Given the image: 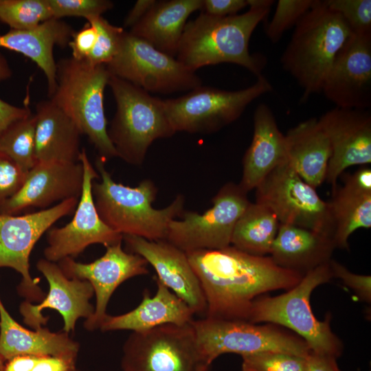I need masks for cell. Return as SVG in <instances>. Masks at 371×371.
<instances>
[{
    "instance_id": "cell-46",
    "label": "cell",
    "mask_w": 371,
    "mask_h": 371,
    "mask_svg": "<svg viewBox=\"0 0 371 371\" xmlns=\"http://www.w3.org/2000/svg\"><path fill=\"white\" fill-rule=\"evenodd\" d=\"M155 0H138L130 10L124 22V27H133L155 5Z\"/></svg>"
},
{
    "instance_id": "cell-5",
    "label": "cell",
    "mask_w": 371,
    "mask_h": 371,
    "mask_svg": "<svg viewBox=\"0 0 371 371\" xmlns=\"http://www.w3.org/2000/svg\"><path fill=\"white\" fill-rule=\"evenodd\" d=\"M110 76L106 65L63 58L56 63V86L49 97L87 136L98 157L105 162L117 157L108 136L104 109V93Z\"/></svg>"
},
{
    "instance_id": "cell-27",
    "label": "cell",
    "mask_w": 371,
    "mask_h": 371,
    "mask_svg": "<svg viewBox=\"0 0 371 371\" xmlns=\"http://www.w3.org/2000/svg\"><path fill=\"white\" fill-rule=\"evenodd\" d=\"M34 115L36 162H78L82 133L74 121L49 99L36 104Z\"/></svg>"
},
{
    "instance_id": "cell-28",
    "label": "cell",
    "mask_w": 371,
    "mask_h": 371,
    "mask_svg": "<svg viewBox=\"0 0 371 371\" xmlns=\"http://www.w3.org/2000/svg\"><path fill=\"white\" fill-rule=\"evenodd\" d=\"M332 237L301 227L280 224L270 257L278 266L304 275L331 260Z\"/></svg>"
},
{
    "instance_id": "cell-38",
    "label": "cell",
    "mask_w": 371,
    "mask_h": 371,
    "mask_svg": "<svg viewBox=\"0 0 371 371\" xmlns=\"http://www.w3.org/2000/svg\"><path fill=\"white\" fill-rule=\"evenodd\" d=\"M52 18L66 16L90 18L100 16L113 7L109 0H47Z\"/></svg>"
},
{
    "instance_id": "cell-12",
    "label": "cell",
    "mask_w": 371,
    "mask_h": 371,
    "mask_svg": "<svg viewBox=\"0 0 371 371\" xmlns=\"http://www.w3.org/2000/svg\"><path fill=\"white\" fill-rule=\"evenodd\" d=\"M256 203L269 207L280 224L309 229L333 238L329 205L305 182L286 160L256 188Z\"/></svg>"
},
{
    "instance_id": "cell-23",
    "label": "cell",
    "mask_w": 371,
    "mask_h": 371,
    "mask_svg": "<svg viewBox=\"0 0 371 371\" xmlns=\"http://www.w3.org/2000/svg\"><path fill=\"white\" fill-rule=\"evenodd\" d=\"M287 160L286 138L271 109L260 104L254 114V134L243 159L239 186L246 192L260 184L275 168Z\"/></svg>"
},
{
    "instance_id": "cell-19",
    "label": "cell",
    "mask_w": 371,
    "mask_h": 371,
    "mask_svg": "<svg viewBox=\"0 0 371 371\" xmlns=\"http://www.w3.org/2000/svg\"><path fill=\"white\" fill-rule=\"evenodd\" d=\"M83 178L80 161H37L19 191L0 205V214L16 215L29 207L45 210L57 201L78 199Z\"/></svg>"
},
{
    "instance_id": "cell-9",
    "label": "cell",
    "mask_w": 371,
    "mask_h": 371,
    "mask_svg": "<svg viewBox=\"0 0 371 371\" xmlns=\"http://www.w3.org/2000/svg\"><path fill=\"white\" fill-rule=\"evenodd\" d=\"M192 322L132 332L122 347V371H210Z\"/></svg>"
},
{
    "instance_id": "cell-13",
    "label": "cell",
    "mask_w": 371,
    "mask_h": 371,
    "mask_svg": "<svg viewBox=\"0 0 371 371\" xmlns=\"http://www.w3.org/2000/svg\"><path fill=\"white\" fill-rule=\"evenodd\" d=\"M250 203L239 184L227 183L204 213L183 212L181 220L170 221L166 240L185 252L227 247L231 245L237 221Z\"/></svg>"
},
{
    "instance_id": "cell-43",
    "label": "cell",
    "mask_w": 371,
    "mask_h": 371,
    "mask_svg": "<svg viewBox=\"0 0 371 371\" xmlns=\"http://www.w3.org/2000/svg\"><path fill=\"white\" fill-rule=\"evenodd\" d=\"M96 38V30L89 22L74 32L68 43L71 49V57L78 60H86L95 46Z\"/></svg>"
},
{
    "instance_id": "cell-3",
    "label": "cell",
    "mask_w": 371,
    "mask_h": 371,
    "mask_svg": "<svg viewBox=\"0 0 371 371\" xmlns=\"http://www.w3.org/2000/svg\"><path fill=\"white\" fill-rule=\"evenodd\" d=\"M353 35L342 17L324 1L315 0L297 23L280 61L303 89L301 102L321 92L337 56Z\"/></svg>"
},
{
    "instance_id": "cell-36",
    "label": "cell",
    "mask_w": 371,
    "mask_h": 371,
    "mask_svg": "<svg viewBox=\"0 0 371 371\" xmlns=\"http://www.w3.org/2000/svg\"><path fill=\"white\" fill-rule=\"evenodd\" d=\"M326 5L338 13L355 35L371 34L370 0H324Z\"/></svg>"
},
{
    "instance_id": "cell-2",
    "label": "cell",
    "mask_w": 371,
    "mask_h": 371,
    "mask_svg": "<svg viewBox=\"0 0 371 371\" xmlns=\"http://www.w3.org/2000/svg\"><path fill=\"white\" fill-rule=\"evenodd\" d=\"M247 3L249 9L241 14L218 17L202 12L186 23L177 60L193 71L204 66L227 63L242 66L257 77L262 75L265 58L251 54L249 43L274 1L247 0Z\"/></svg>"
},
{
    "instance_id": "cell-14",
    "label": "cell",
    "mask_w": 371,
    "mask_h": 371,
    "mask_svg": "<svg viewBox=\"0 0 371 371\" xmlns=\"http://www.w3.org/2000/svg\"><path fill=\"white\" fill-rule=\"evenodd\" d=\"M78 199H69L54 206L22 216L0 214V268L10 267L22 276L17 287L25 300L41 302L45 293L38 280L30 273V256L35 244L52 225L76 208Z\"/></svg>"
},
{
    "instance_id": "cell-31",
    "label": "cell",
    "mask_w": 371,
    "mask_h": 371,
    "mask_svg": "<svg viewBox=\"0 0 371 371\" xmlns=\"http://www.w3.org/2000/svg\"><path fill=\"white\" fill-rule=\"evenodd\" d=\"M279 226L269 207L250 203L235 225L231 245L249 254L265 256L270 254Z\"/></svg>"
},
{
    "instance_id": "cell-37",
    "label": "cell",
    "mask_w": 371,
    "mask_h": 371,
    "mask_svg": "<svg viewBox=\"0 0 371 371\" xmlns=\"http://www.w3.org/2000/svg\"><path fill=\"white\" fill-rule=\"evenodd\" d=\"M305 358L280 352L242 357V371H304Z\"/></svg>"
},
{
    "instance_id": "cell-22",
    "label": "cell",
    "mask_w": 371,
    "mask_h": 371,
    "mask_svg": "<svg viewBox=\"0 0 371 371\" xmlns=\"http://www.w3.org/2000/svg\"><path fill=\"white\" fill-rule=\"evenodd\" d=\"M328 201L335 248L348 249V238L357 229L371 227V169L363 167L346 175L344 185L333 188Z\"/></svg>"
},
{
    "instance_id": "cell-30",
    "label": "cell",
    "mask_w": 371,
    "mask_h": 371,
    "mask_svg": "<svg viewBox=\"0 0 371 371\" xmlns=\"http://www.w3.org/2000/svg\"><path fill=\"white\" fill-rule=\"evenodd\" d=\"M286 138L287 161L301 178L317 188L325 181L331 156L329 140L315 117L289 130Z\"/></svg>"
},
{
    "instance_id": "cell-33",
    "label": "cell",
    "mask_w": 371,
    "mask_h": 371,
    "mask_svg": "<svg viewBox=\"0 0 371 371\" xmlns=\"http://www.w3.org/2000/svg\"><path fill=\"white\" fill-rule=\"evenodd\" d=\"M52 18L47 0H0V23L12 30L34 28Z\"/></svg>"
},
{
    "instance_id": "cell-10",
    "label": "cell",
    "mask_w": 371,
    "mask_h": 371,
    "mask_svg": "<svg viewBox=\"0 0 371 371\" xmlns=\"http://www.w3.org/2000/svg\"><path fill=\"white\" fill-rule=\"evenodd\" d=\"M271 90L269 81L260 75L254 85L243 89L227 91L201 85L163 102L176 133H211L236 120L251 102Z\"/></svg>"
},
{
    "instance_id": "cell-35",
    "label": "cell",
    "mask_w": 371,
    "mask_h": 371,
    "mask_svg": "<svg viewBox=\"0 0 371 371\" xmlns=\"http://www.w3.org/2000/svg\"><path fill=\"white\" fill-rule=\"evenodd\" d=\"M315 0H279L275 13L266 27V35L272 43H277L283 34L295 25L312 8Z\"/></svg>"
},
{
    "instance_id": "cell-42",
    "label": "cell",
    "mask_w": 371,
    "mask_h": 371,
    "mask_svg": "<svg viewBox=\"0 0 371 371\" xmlns=\"http://www.w3.org/2000/svg\"><path fill=\"white\" fill-rule=\"evenodd\" d=\"M12 75V71L7 58L0 52V82L9 79ZM31 113L27 106H14L0 99V132L13 122L25 117Z\"/></svg>"
},
{
    "instance_id": "cell-41",
    "label": "cell",
    "mask_w": 371,
    "mask_h": 371,
    "mask_svg": "<svg viewBox=\"0 0 371 371\" xmlns=\"http://www.w3.org/2000/svg\"><path fill=\"white\" fill-rule=\"evenodd\" d=\"M329 265L333 278L335 277L341 280L347 286L355 292L359 300L370 304V276L352 273L346 267L334 260H330Z\"/></svg>"
},
{
    "instance_id": "cell-15",
    "label": "cell",
    "mask_w": 371,
    "mask_h": 371,
    "mask_svg": "<svg viewBox=\"0 0 371 371\" xmlns=\"http://www.w3.org/2000/svg\"><path fill=\"white\" fill-rule=\"evenodd\" d=\"M84 170L82 192L73 219L62 227L47 231V246L43 251L45 259L56 262L67 257L74 258L92 244L106 247L122 242V235L108 227L96 210L92 183L100 178L85 148L79 158Z\"/></svg>"
},
{
    "instance_id": "cell-26",
    "label": "cell",
    "mask_w": 371,
    "mask_h": 371,
    "mask_svg": "<svg viewBox=\"0 0 371 371\" xmlns=\"http://www.w3.org/2000/svg\"><path fill=\"white\" fill-rule=\"evenodd\" d=\"M74 30L60 19L52 18L28 30H12L0 34V47L20 53L34 61L43 71L49 97L56 86L55 46L65 47Z\"/></svg>"
},
{
    "instance_id": "cell-17",
    "label": "cell",
    "mask_w": 371,
    "mask_h": 371,
    "mask_svg": "<svg viewBox=\"0 0 371 371\" xmlns=\"http://www.w3.org/2000/svg\"><path fill=\"white\" fill-rule=\"evenodd\" d=\"M36 268L48 282L49 291L39 304L27 300L21 304L19 311L23 322L33 329L41 328L48 321L42 311L52 308L62 315L63 330L74 332L79 318L88 319L94 313L95 307L89 302L94 295L91 284L87 280L67 278L58 264L45 258L37 262Z\"/></svg>"
},
{
    "instance_id": "cell-6",
    "label": "cell",
    "mask_w": 371,
    "mask_h": 371,
    "mask_svg": "<svg viewBox=\"0 0 371 371\" xmlns=\"http://www.w3.org/2000/svg\"><path fill=\"white\" fill-rule=\"evenodd\" d=\"M333 278L329 262L306 273L287 291L274 297H258L251 305L248 322L272 324L289 328L302 338L311 352L339 357L343 344L330 328V314L319 321L312 311L310 298L318 286Z\"/></svg>"
},
{
    "instance_id": "cell-1",
    "label": "cell",
    "mask_w": 371,
    "mask_h": 371,
    "mask_svg": "<svg viewBox=\"0 0 371 371\" xmlns=\"http://www.w3.org/2000/svg\"><path fill=\"white\" fill-rule=\"evenodd\" d=\"M206 302L205 317L248 321L254 300L262 294L289 290L303 274L229 245L186 252Z\"/></svg>"
},
{
    "instance_id": "cell-45",
    "label": "cell",
    "mask_w": 371,
    "mask_h": 371,
    "mask_svg": "<svg viewBox=\"0 0 371 371\" xmlns=\"http://www.w3.org/2000/svg\"><path fill=\"white\" fill-rule=\"evenodd\" d=\"M304 371H341L337 358L326 355L310 352L305 358Z\"/></svg>"
},
{
    "instance_id": "cell-21",
    "label": "cell",
    "mask_w": 371,
    "mask_h": 371,
    "mask_svg": "<svg viewBox=\"0 0 371 371\" xmlns=\"http://www.w3.org/2000/svg\"><path fill=\"white\" fill-rule=\"evenodd\" d=\"M122 240L128 252L143 257L156 271L155 278L185 302L194 315H205V296L185 251L166 240L123 235Z\"/></svg>"
},
{
    "instance_id": "cell-25",
    "label": "cell",
    "mask_w": 371,
    "mask_h": 371,
    "mask_svg": "<svg viewBox=\"0 0 371 371\" xmlns=\"http://www.w3.org/2000/svg\"><path fill=\"white\" fill-rule=\"evenodd\" d=\"M78 342L63 330L51 332L46 327L34 330L16 322L0 297V356L5 361L20 355L52 356L76 361Z\"/></svg>"
},
{
    "instance_id": "cell-29",
    "label": "cell",
    "mask_w": 371,
    "mask_h": 371,
    "mask_svg": "<svg viewBox=\"0 0 371 371\" xmlns=\"http://www.w3.org/2000/svg\"><path fill=\"white\" fill-rule=\"evenodd\" d=\"M202 8L203 0L157 1L129 32L174 57L188 18Z\"/></svg>"
},
{
    "instance_id": "cell-47",
    "label": "cell",
    "mask_w": 371,
    "mask_h": 371,
    "mask_svg": "<svg viewBox=\"0 0 371 371\" xmlns=\"http://www.w3.org/2000/svg\"><path fill=\"white\" fill-rule=\"evenodd\" d=\"M5 361L0 356V371H4Z\"/></svg>"
},
{
    "instance_id": "cell-16",
    "label": "cell",
    "mask_w": 371,
    "mask_h": 371,
    "mask_svg": "<svg viewBox=\"0 0 371 371\" xmlns=\"http://www.w3.org/2000/svg\"><path fill=\"white\" fill-rule=\"evenodd\" d=\"M106 248L102 256L89 263L67 257L58 264L67 278L87 280L93 289L96 298L94 313L84 322V327L89 331L100 328L107 315L110 298L122 282L149 273L146 260L137 254L125 251L122 242Z\"/></svg>"
},
{
    "instance_id": "cell-8",
    "label": "cell",
    "mask_w": 371,
    "mask_h": 371,
    "mask_svg": "<svg viewBox=\"0 0 371 371\" xmlns=\"http://www.w3.org/2000/svg\"><path fill=\"white\" fill-rule=\"evenodd\" d=\"M192 324L201 352L210 366L216 359L227 353L243 357L280 352L306 357L311 352L302 338L276 324L205 317L194 319Z\"/></svg>"
},
{
    "instance_id": "cell-4",
    "label": "cell",
    "mask_w": 371,
    "mask_h": 371,
    "mask_svg": "<svg viewBox=\"0 0 371 371\" xmlns=\"http://www.w3.org/2000/svg\"><path fill=\"white\" fill-rule=\"evenodd\" d=\"M100 181H93L92 194L98 213L111 229L149 240H166L168 224L183 212L184 196L178 195L164 209H155L157 189L150 179L132 188L116 183L98 157L95 162Z\"/></svg>"
},
{
    "instance_id": "cell-24",
    "label": "cell",
    "mask_w": 371,
    "mask_h": 371,
    "mask_svg": "<svg viewBox=\"0 0 371 371\" xmlns=\"http://www.w3.org/2000/svg\"><path fill=\"white\" fill-rule=\"evenodd\" d=\"M155 280L157 291L153 297L146 291L137 306L122 315H106L99 329L142 332L165 324L191 323L194 313L189 306L156 278Z\"/></svg>"
},
{
    "instance_id": "cell-34",
    "label": "cell",
    "mask_w": 371,
    "mask_h": 371,
    "mask_svg": "<svg viewBox=\"0 0 371 371\" xmlns=\"http://www.w3.org/2000/svg\"><path fill=\"white\" fill-rule=\"evenodd\" d=\"M87 22L95 29L97 38L86 61L95 65H106L117 54L124 30L111 24L102 16L90 18Z\"/></svg>"
},
{
    "instance_id": "cell-11",
    "label": "cell",
    "mask_w": 371,
    "mask_h": 371,
    "mask_svg": "<svg viewBox=\"0 0 371 371\" xmlns=\"http://www.w3.org/2000/svg\"><path fill=\"white\" fill-rule=\"evenodd\" d=\"M106 66L111 75L147 92L170 93L202 85L195 71L129 32L124 31L117 54Z\"/></svg>"
},
{
    "instance_id": "cell-18",
    "label": "cell",
    "mask_w": 371,
    "mask_h": 371,
    "mask_svg": "<svg viewBox=\"0 0 371 371\" xmlns=\"http://www.w3.org/2000/svg\"><path fill=\"white\" fill-rule=\"evenodd\" d=\"M317 120L331 146L325 180L334 188L346 168L371 163V114L336 106Z\"/></svg>"
},
{
    "instance_id": "cell-39",
    "label": "cell",
    "mask_w": 371,
    "mask_h": 371,
    "mask_svg": "<svg viewBox=\"0 0 371 371\" xmlns=\"http://www.w3.org/2000/svg\"><path fill=\"white\" fill-rule=\"evenodd\" d=\"M76 362L52 356L20 355L6 361L4 371H80Z\"/></svg>"
},
{
    "instance_id": "cell-44",
    "label": "cell",
    "mask_w": 371,
    "mask_h": 371,
    "mask_svg": "<svg viewBox=\"0 0 371 371\" xmlns=\"http://www.w3.org/2000/svg\"><path fill=\"white\" fill-rule=\"evenodd\" d=\"M247 5V0H203L202 10L214 16L226 17L237 14Z\"/></svg>"
},
{
    "instance_id": "cell-7",
    "label": "cell",
    "mask_w": 371,
    "mask_h": 371,
    "mask_svg": "<svg viewBox=\"0 0 371 371\" xmlns=\"http://www.w3.org/2000/svg\"><path fill=\"white\" fill-rule=\"evenodd\" d=\"M108 85L116 103L115 113L107 128L109 139L117 157L131 165H142L154 141L176 133L163 100L112 75Z\"/></svg>"
},
{
    "instance_id": "cell-40",
    "label": "cell",
    "mask_w": 371,
    "mask_h": 371,
    "mask_svg": "<svg viewBox=\"0 0 371 371\" xmlns=\"http://www.w3.org/2000/svg\"><path fill=\"white\" fill-rule=\"evenodd\" d=\"M25 176L10 157L0 152V205L19 191Z\"/></svg>"
},
{
    "instance_id": "cell-32",
    "label": "cell",
    "mask_w": 371,
    "mask_h": 371,
    "mask_svg": "<svg viewBox=\"0 0 371 371\" xmlns=\"http://www.w3.org/2000/svg\"><path fill=\"white\" fill-rule=\"evenodd\" d=\"M36 117L28 116L11 123L0 132V152L10 157L25 174L35 165Z\"/></svg>"
},
{
    "instance_id": "cell-20",
    "label": "cell",
    "mask_w": 371,
    "mask_h": 371,
    "mask_svg": "<svg viewBox=\"0 0 371 371\" xmlns=\"http://www.w3.org/2000/svg\"><path fill=\"white\" fill-rule=\"evenodd\" d=\"M321 92L337 107L371 106V34L353 35L337 56Z\"/></svg>"
}]
</instances>
